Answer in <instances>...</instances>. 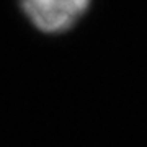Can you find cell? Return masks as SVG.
Listing matches in <instances>:
<instances>
[{"label":"cell","mask_w":147,"mask_h":147,"mask_svg":"<svg viewBox=\"0 0 147 147\" xmlns=\"http://www.w3.org/2000/svg\"><path fill=\"white\" fill-rule=\"evenodd\" d=\"M92 0H18L23 15L38 31L62 34L87 13Z\"/></svg>","instance_id":"cell-1"}]
</instances>
